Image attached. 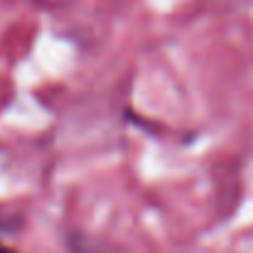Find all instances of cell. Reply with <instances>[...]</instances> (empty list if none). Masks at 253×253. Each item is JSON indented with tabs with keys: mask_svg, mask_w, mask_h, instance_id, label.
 <instances>
[{
	"mask_svg": "<svg viewBox=\"0 0 253 253\" xmlns=\"http://www.w3.org/2000/svg\"><path fill=\"white\" fill-rule=\"evenodd\" d=\"M0 253H12L10 249H5V246H0Z\"/></svg>",
	"mask_w": 253,
	"mask_h": 253,
	"instance_id": "1",
	"label": "cell"
}]
</instances>
